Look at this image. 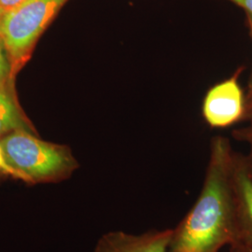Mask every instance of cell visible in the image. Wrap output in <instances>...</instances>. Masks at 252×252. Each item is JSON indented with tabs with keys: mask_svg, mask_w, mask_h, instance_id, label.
Masks as SVG:
<instances>
[{
	"mask_svg": "<svg viewBox=\"0 0 252 252\" xmlns=\"http://www.w3.org/2000/svg\"><path fill=\"white\" fill-rule=\"evenodd\" d=\"M234 159L226 138L212 140L203 187L187 215L173 229L169 252H219L237 239Z\"/></svg>",
	"mask_w": 252,
	"mask_h": 252,
	"instance_id": "6da1fadb",
	"label": "cell"
},
{
	"mask_svg": "<svg viewBox=\"0 0 252 252\" xmlns=\"http://www.w3.org/2000/svg\"><path fill=\"white\" fill-rule=\"evenodd\" d=\"M0 145L8 163L27 183L63 180L78 167L67 147L46 142L28 131L9 133Z\"/></svg>",
	"mask_w": 252,
	"mask_h": 252,
	"instance_id": "7a4b0ae2",
	"label": "cell"
},
{
	"mask_svg": "<svg viewBox=\"0 0 252 252\" xmlns=\"http://www.w3.org/2000/svg\"><path fill=\"white\" fill-rule=\"evenodd\" d=\"M67 0H24L0 15V37L6 46L12 75L30 57L36 39Z\"/></svg>",
	"mask_w": 252,
	"mask_h": 252,
	"instance_id": "3957f363",
	"label": "cell"
},
{
	"mask_svg": "<svg viewBox=\"0 0 252 252\" xmlns=\"http://www.w3.org/2000/svg\"><path fill=\"white\" fill-rule=\"evenodd\" d=\"M243 93L238 73L213 86L203 104V116L211 127L224 128L238 122L244 115Z\"/></svg>",
	"mask_w": 252,
	"mask_h": 252,
	"instance_id": "277c9868",
	"label": "cell"
},
{
	"mask_svg": "<svg viewBox=\"0 0 252 252\" xmlns=\"http://www.w3.org/2000/svg\"><path fill=\"white\" fill-rule=\"evenodd\" d=\"M172 234L173 229L140 234L109 232L98 240L94 252H169Z\"/></svg>",
	"mask_w": 252,
	"mask_h": 252,
	"instance_id": "5b68a950",
	"label": "cell"
},
{
	"mask_svg": "<svg viewBox=\"0 0 252 252\" xmlns=\"http://www.w3.org/2000/svg\"><path fill=\"white\" fill-rule=\"evenodd\" d=\"M233 189L237 225L236 240L252 238V177L250 166L236 156L233 172Z\"/></svg>",
	"mask_w": 252,
	"mask_h": 252,
	"instance_id": "8992f818",
	"label": "cell"
},
{
	"mask_svg": "<svg viewBox=\"0 0 252 252\" xmlns=\"http://www.w3.org/2000/svg\"><path fill=\"white\" fill-rule=\"evenodd\" d=\"M16 130L32 133L30 125L23 116L16 101L8 88L0 90V137Z\"/></svg>",
	"mask_w": 252,
	"mask_h": 252,
	"instance_id": "52a82bcc",
	"label": "cell"
},
{
	"mask_svg": "<svg viewBox=\"0 0 252 252\" xmlns=\"http://www.w3.org/2000/svg\"><path fill=\"white\" fill-rule=\"evenodd\" d=\"M13 79L12 66L6 46L0 37V90L9 86V81Z\"/></svg>",
	"mask_w": 252,
	"mask_h": 252,
	"instance_id": "ba28073f",
	"label": "cell"
},
{
	"mask_svg": "<svg viewBox=\"0 0 252 252\" xmlns=\"http://www.w3.org/2000/svg\"><path fill=\"white\" fill-rule=\"evenodd\" d=\"M0 172L4 173L6 175H9V176H11V177H13L15 179H19V180L24 181L22 175L16 171V170H14L7 162V160L5 158V155H4V153H3V150L1 148V145H0Z\"/></svg>",
	"mask_w": 252,
	"mask_h": 252,
	"instance_id": "9c48e42d",
	"label": "cell"
},
{
	"mask_svg": "<svg viewBox=\"0 0 252 252\" xmlns=\"http://www.w3.org/2000/svg\"><path fill=\"white\" fill-rule=\"evenodd\" d=\"M231 252H252V238H241L230 246Z\"/></svg>",
	"mask_w": 252,
	"mask_h": 252,
	"instance_id": "30bf717a",
	"label": "cell"
},
{
	"mask_svg": "<svg viewBox=\"0 0 252 252\" xmlns=\"http://www.w3.org/2000/svg\"><path fill=\"white\" fill-rule=\"evenodd\" d=\"M24 0H0V12L3 13L23 2Z\"/></svg>",
	"mask_w": 252,
	"mask_h": 252,
	"instance_id": "8fae6325",
	"label": "cell"
},
{
	"mask_svg": "<svg viewBox=\"0 0 252 252\" xmlns=\"http://www.w3.org/2000/svg\"><path fill=\"white\" fill-rule=\"evenodd\" d=\"M240 8L245 9L249 15L252 16V0H228Z\"/></svg>",
	"mask_w": 252,
	"mask_h": 252,
	"instance_id": "7c38bea8",
	"label": "cell"
},
{
	"mask_svg": "<svg viewBox=\"0 0 252 252\" xmlns=\"http://www.w3.org/2000/svg\"><path fill=\"white\" fill-rule=\"evenodd\" d=\"M248 24H249V27H250L251 35H252V15H249V14H248ZM249 100H250V103L252 102V74L251 81H250V84H249Z\"/></svg>",
	"mask_w": 252,
	"mask_h": 252,
	"instance_id": "4fadbf2b",
	"label": "cell"
},
{
	"mask_svg": "<svg viewBox=\"0 0 252 252\" xmlns=\"http://www.w3.org/2000/svg\"><path fill=\"white\" fill-rule=\"evenodd\" d=\"M247 115L250 116V117H252V102L250 103L249 108H247Z\"/></svg>",
	"mask_w": 252,
	"mask_h": 252,
	"instance_id": "5bb4252c",
	"label": "cell"
},
{
	"mask_svg": "<svg viewBox=\"0 0 252 252\" xmlns=\"http://www.w3.org/2000/svg\"><path fill=\"white\" fill-rule=\"evenodd\" d=\"M250 138H251V140L252 141V131H251V133H250Z\"/></svg>",
	"mask_w": 252,
	"mask_h": 252,
	"instance_id": "9a60e30c",
	"label": "cell"
},
{
	"mask_svg": "<svg viewBox=\"0 0 252 252\" xmlns=\"http://www.w3.org/2000/svg\"><path fill=\"white\" fill-rule=\"evenodd\" d=\"M250 172H251V175H252V166H250Z\"/></svg>",
	"mask_w": 252,
	"mask_h": 252,
	"instance_id": "2e32d148",
	"label": "cell"
},
{
	"mask_svg": "<svg viewBox=\"0 0 252 252\" xmlns=\"http://www.w3.org/2000/svg\"><path fill=\"white\" fill-rule=\"evenodd\" d=\"M1 14H2V13H1V12H0V15H1Z\"/></svg>",
	"mask_w": 252,
	"mask_h": 252,
	"instance_id": "e0dca14e",
	"label": "cell"
}]
</instances>
